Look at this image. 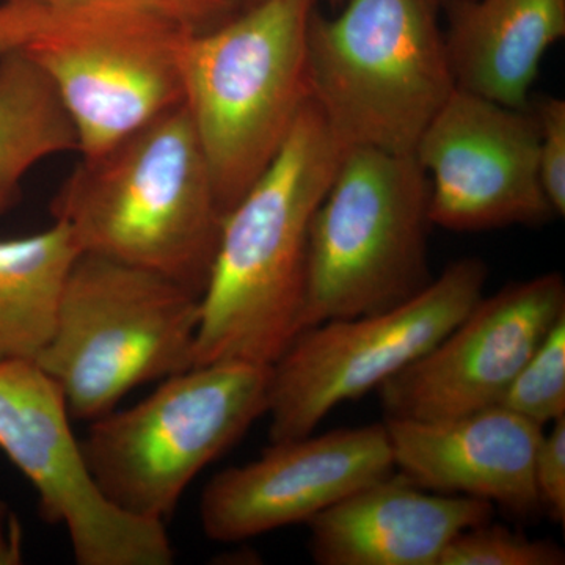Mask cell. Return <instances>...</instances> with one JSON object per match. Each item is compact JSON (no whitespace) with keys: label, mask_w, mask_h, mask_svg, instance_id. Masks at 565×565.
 Returning a JSON list of instances; mask_svg holds the SVG:
<instances>
[{"label":"cell","mask_w":565,"mask_h":565,"mask_svg":"<svg viewBox=\"0 0 565 565\" xmlns=\"http://www.w3.org/2000/svg\"><path fill=\"white\" fill-rule=\"evenodd\" d=\"M82 253L166 275L202 296L223 211L184 106L95 158H81L52 203Z\"/></svg>","instance_id":"2"},{"label":"cell","mask_w":565,"mask_h":565,"mask_svg":"<svg viewBox=\"0 0 565 565\" xmlns=\"http://www.w3.org/2000/svg\"><path fill=\"white\" fill-rule=\"evenodd\" d=\"M70 151L76 131L50 79L24 50L11 52L0 62V217L32 169Z\"/></svg>","instance_id":"18"},{"label":"cell","mask_w":565,"mask_h":565,"mask_svg":"<svg viewBox=\"0 0 565 565\" xmlns=\"http://www.w3.org/2000/svg\"><path fill=\"white\" fill-rule=\"evenodd\" d=\"M534 484L541 511L555 523L565 522V416L542 435L534 460Z\"/></svg>","instance_id":"22"},{"label":"cell","mask_w":565,"mask_h":565,"mask_svg":"<svg viewBox=\"0 0 565 565\" xmlns=\"http://www.w3.org/2000/svg\"><path fill=\"white\" fill-rule=\"evenodd\" d=\"M81 247L66 223L0 239V363L33 362L50 344Z\"/></svg>","instance_id":"17"},{"label":"cell","mask_w":565,"mask_h":565,"mask_svg":"<svg viewBox=\"0 0 565 565\" xmlns=\"http://www.w3.org/2000/svg\"><path fill=\"white\" fill-rule=\"evenodd\" d=\"M345 150L311 98L277 158L223 215L193 366H273L303 332L311 221Z\"/></svg>","instance_id":"1"},{"label":"cell","mask_w":565,"mask_h":565,"mask_svg":"<svg viewBox=\"0 0 565 565\" xmlns=\"http://www.w3.org/2000/svg\"><path fill=\"white\" fill-rule=\"evenodd\" d=\"M51 10L24 2H0V62L24 50L46 22Z\"/></svg>","instance_id":"23"},{"label":"cell","mask_w":565,"mask_h":565,"mask_svg":"<svg viewBox=\"0 0 565 565\" xmlns=\"http://www.w3.org/2000/svg\"><path fill=\"white\" fill-rule=\"evenodd\" d=\"M563 546L530 539L492 520L457 535L438 565H564Z\"/></svg>","instance_id":"20"},{"label":"cell","mask_w":565,"mask_h":565,"mask_svg":"<svg viewBox=\"0 0 565 565\" xmlns=\"http://www.w3.org/2000/svg\"><path fill=\"white\" fill-rule=\"evenodd\" d=\"M414 156L429 180L433 225L476 233L556 217L541 184L531 106L514 109L456 88Z\"/></svg>","instance_id":"11"},{"label":"cell","mask_w":565,"mask_h":565,"mask_svg":"<svg viewBox=\"0 0 565 565\" xmlns=\"http://www.w3.org/2000/svg\"><path fill=\"white\" fill-rule=\"evenodd\" d=\"M269 382L263 364H196L93 419L81 449L99 492L125 514L166 523L203 468L266 415Z\"/></svg>","instance_id":"6"},{"label":"cell","mask_w":565,"mask_h":565,"mask_svg":"<svg viewBox=\"0 0 565 565\" xmlns=\"http://www.w3.org/2000/svg\"><path fill=\"white\" fill-rule=\"evenodd\" d=\"M61 390L39 364L0 363V451L39 497L40 515L68 533L81 565H169L166 523L125 514L99 492Z\"/></svg>","instance_id":"10"},{"label":"cell","mask_w":565,"mask_h":565,"mask_svg":"<svg viewBox=\"0 0 565 565\" xmlns=\"http://www.w3.org/2000/svg\"><path fill=\"white\" fill-rule=\"evenodd\" d=\"M394 471L385 423L270 441L258 459L207 482L200 522L215 542H243L308 523Z\"/></svg>","instance_id":"13"},{"label":"cell","mask_w":565,"mask_h":565,"mask_svg":"<svg viewBox=\"0 0 565 565\" xmlns=\"http://www.w3.org/2000/svg\"><path fill=\"white\" fill-rule=\"evenodd\" d=\"M430 185L414 154L348 148L308 241L303 330L404 303L430 281Z\"/></svg>","instance_id":"7"},{"label":"cell","mask_w":565,"mask_h":565,"mask_svg":"<svg viewBox=\"0 0 565 565\" xmlns=\"http://www.w3.org/2000/svg\"><path fill=\"white\" fill-rule=\"evenodd\" d=\"M326 2H329V6L332 7V9H340L345 0H326Z\"/></svg>","instance_id":"27"},{"label":"cell","mask_w":565,"mask_h":565,"mask_svg":"<svg viewBox=\"0 0 565 565\" xmlns=\"http://www.w3.org/2000/svg\"><path fill=\"white\" fill-rule=\"evenodd\" d=\"M489 269L467 256L404 303L305 329L270 366V441L315 434L334 408L422 359L484 296Z\"/></svg>","instance_id":"9"},{"label":"cell","mask_w":565,"mask_h":565,"mask_svg":"<svg viewBox=\"0 0 565 565\" xmlns=\"http://www.w3.org/2000/svg\"><path fill=\"white\" fill-rule=\"evenodd\" d=\"M494 509L430 492L394 470L310 520L308 548L319 565H438L446 546L493 520Z\"/></svg>","instance_id":"15"},{"label":"cell","mask_w":565,"mask_h":565,"mask_svg":"<svg viewBox=\"0 0 565 565\" xmlns=\"http://www.w3.org/2000/svg\"><path fill=\"white\" fill-rule=\"evenodd\" d=\"M501 405L544 427L565 416V316L523 364Z\"/></svg>","instance_id":"19"},{"label":"cell","mask_w":565,"mask_h":565,"mask_svg":"<svg viewBox=\"0 0 565 565\" xmlns=\"http://www.w3.org/2000/svg\"><path fill=\"white\" fill-rule=\"evenodd\" d=\"M564 316L559 273L482 296L440 343L375 390L386 418H449L501 405L523 364Z\"/></svg>","instance_id":"12"},{"label":"cell","mask_w":565,"mask_h":565,"mask_svg":"<svg viewBox=\"0 0 565 565\" xmlns=\"http://www.w3.org/2000/svg\"><path fill=\"white\" fill-rule=\"evenodd\" d=\"M22 526L20 519L9 504L0 501V564L22 563Z\"/></svg>","instance_id":"25"},{"label":"cell","mask_w":565,"mask_h":565,"mask_svg":"<svg viewBox=\"0 0 565 565\" xmlns=\"http://www.w3.org/2000/svg\"><path fill=\"white\" fill-rule=\"evenodd\" d=\"M539 128V174L556 217L565 215V102L542 96L531 107Z\"/></svg>","instance_id":"21"},{"label":"cell","mask_w":565,"mask_h":565,"mask_svg":"<svg viewBox=\"0 0 565 565\" xmlns=\"http://www.w3.org/2000/svg\"><path fill=\"white\" fill-rule=\"evenodd\" d=\"M262 2V0H243V7L244 9H247V7L255 6V3Z\"/></svg>","instance_id":"28"},{"label":"cell","mask_w":565,"mask_h":565,"mask_svg":"<svg viewBox=\"0 0 565 565\" xmlns=\"http://www.w3.org/2000/svg\"><path fill=\"white\" fill-rule=\"evenodd\" d=\"M193 32L207 31L244 10L243 0H152Z\"/></svg>","instance_id":"24"},{"label":"cell","mask_w":565,"mask_h":565,"mask_svg":"<svg viewBox=\"0 0 565 565\" xmlns=\"http://www.w3.org/2000/svg\"><path fill=\"white\" fill-rule=\"evenodd\" d=\"M456 88L526 109L542 58L565 36V0H440Z\"/></svg>","instance_id":"16"},{"label":"cell","mask_w":565,"mask_h":565,"mask_svg":"<svg viewBox=\"0 0 565 565\" xmlns=\"http://www.w3.org/2000/svg\"><path fill=\"white\" fill-rule=\"evenodd\" d=\"M191 32L152 0H77L52 10L24 52L50 79L87 159L180 106Z\"/></svg>","instance_id":"8"},{"label":"cell","mask_w":565,"mask_h":565,"mask_svg":"<svg viewBox=\"0 0 565 565\" xmlns=\"http://www.w3.org/2000/svg\"><path fill=\"white\" fill-rule=\"evenodd\" d=\"M200 302L166 275L81 253L36 364L61 390L71 418L92 423L137 386L193 366Z\"/></svg>","instance_id":"5"},{"label":"cell","mask_w":565,"mask_h":565,"mask_svg":"<svg viewBox=\"0 0 565 565\" xmlns=\"http://www.w3.org/2000/svg\"><path fill=\"white\" fill-rule=\"evenodd\" d=\"M394 470L430 492L487 501L519 516L541 511L534 460L545 427L504 405L449 418H385Z\"/></svg>","instance_id":"14"},{"label":"cell","mask_w":565,"mask_h":565,"mask_svg":"<svg viewBox=\"0 0 565 565\" xmlns=\"http://www.w3.org/2000/svg\"><path fill=\"white\" fill-rule=\"evenodd\" d=\"M316 0H262L181 47L182 106L223 215L277 158L313 98L308 28Z\"/></svg>","instance_id":"3"},{"label":"cell","mask_w":565,"mask_h":565,"mask_svg":"<svg viewBox=\"0 0 565 565\" xmlns=\"http://www.w3.org/2000/svg\"><path fill=\"white\" fill-rule=\"evenodd\" d=\"M308 28L313 99L344 148L414 154L456 90L440 0H345Z\"/></svg>","instance_id":"4"},{"label":"cell","mask_w":565,"mask_h":565,"mask_svg":"<svg viewBox=\"0 0 565 565\" xmlns=\"http://www.w3.org/2000/svg\"><path fill=\"white\" fill-rule=\"evenodd\" d=\"M0 2H24L32 3V6L43 7L46 10H61L71 3L77 2V0H0Z\"/></svg>","instance_id":"26"}]
</instances>
